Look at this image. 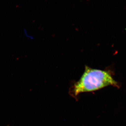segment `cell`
I'll list each match as a JSON object with an SVG mask.
<instances>
[{
    "label": "cell",
    "instance_id": "6da1fadb",
    "mask_svg": "<svg viewBox=\"0 0 126 126\" xmlns=\"http://www.w3.org/2000/svg\"><path fill=\"white\" fill-rule=\"evenodd\" d=\"M110 86H120L109 70L94 69L86 65L82 76L73 84L70 93L73 96L77 97L81 93L96 91Z\"/></svg>",
    "mask_w": 126,
    "mask_h": 126
}]
</instances>
